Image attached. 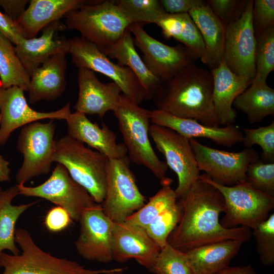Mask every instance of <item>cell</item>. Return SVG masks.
I'll return each instance as SVG.
<instances>
[{"label":"cell","mask_w":274,"mask_h":274,"mask_svg":"<svg viewBox=\"0 0 274 274\" xmlns=\"http://www.w3.org/2000/svg\"><path fill=\"white\" fill-rule=\"evenodd\" d=\"M182 209L181 219L167 243L184 252L203 245L229 239L243 243L251 236V229L243 226L227 228L219 221L225 211L221 193L199 177L186 195L178 200Z\"/></svg>","instance_id":"cell-1"},{"label":"cell","mask_w":274,"mask_h":274,"mask_svg":"<svg viewBox=\"0 0 274 274\" xmlns=\"http://www.w3.org/2000/svg\"><path fill=\"white\" fill-rule=\"evenodd\" d=\"M211 71L191 62L163 81L152 99L156 109L219 127L213 100Z\"/></svg>","instance_id":"cell-2"},{"label":"cell","mask_w":274,"mask_h":274,"mask_svg":"<svg viewBox=\"0 0 274 274\" xmlns=\"http://www.w3.org/2000/svg\"><path fill=\"white\" fill-rule=\"evenodd\" d=\"M113 112L130 160L149 169L161 185L172 184V180L166 176L168 166L158 158L149 140L150 110L122 93Z\"/></svg>","instance_id":"cell-3"},{"label":"cell","mask_w":274,"mask_h":274,"mask_svg":"<svg viewBox=\"0 0 274 274\" xmlns=\"http://www.w3.org/2000/svg\"><path fill=\"white\" fill-rule=\"evenodd\" d=\"M63 18L66 28L79 31L102 51L119 40L131 23L115 0L93 1Z\"/></svg>","instance_id":"cell-4"},{"label":"cell","mask_w":274,"mask_h":274,"mask_svg":"<svg viewBox=\"0 0 274 274\" xmlns=\"http://www.w3.org/2000/svg\"><path fill=\"white\" fill-rule=\"evenodd\" d=\"M109 159L67 134L55 141L54 162L63 165L97 204H101L106 196Z\"/></svg>","instance_id":"cell-5"},{"label":"cell","mask_w":274,"mask_h":274,"mask_svg":"<svg viewBox=\"0 0 274 274\" xmlns=\"http://www.w3.org/2000/svg\"><path fill=\"white\" fill-rule=\"evenodd\" d=\"M15 236L20 253L0 254L2 274H102L110 269H89L76 261L54 256L39 247L26 229L16 228Z\"/></svg>","instance_id":"cell-6"},{"label":"cell","mask_w":274,"mask_h":274,"mask_svg":"<svg viewBox=\"0 0 274 274\" xmlns=\"http://www.w3.org/2000/svg\"><path fill=\"white\" fill-rule=\"evenodd\" d=\"M199 177L223 196L225 215L220 223L225 228L239 226L254 229L268 218L274 208L273 196L254 188L246 181L228 186L215 182L206 174Z\"/></svg>","instance_id":"cell-7"},{"label":"cell","mask_w":274,"mask_h":274,"mask_svg":"<svg viewBox=\"0 0 274 274\" xmlns=\"http://www.w3.org/2000/svg\"><path fill=\"white\" fill-rule=\"evenodd\" d=\"M67 53L78 68H86L99 73L113 80L122 94L137 104L150 99L145 88L128 67L113 62L95 45L81 37L67 39Z\"/></svg>","instance_id":"cell-8"},{"label":"cell","mask_w":274,"mask_h":274,"mask_svg":"<svg viewBox=\"0 0 274 274\" xmlns=\"http://www.w3.org/2000/svg\"><path fill=\"white\" fill-rule=\"evenodd\" d=\"M126 155L109 159L106 169V192L101 204L104 213L114 222H122L146 203L130 168Z\"/></svg>","instance_id":"cell-9"},{"label":"cell","mask_w":274,"mask_h":274,"mask_svg":"<svg viewBox=\"0 0 274 274\" xmlns=\"http://www.w3.org/2000/svg\"><path fill=\"white\" fill-rule=\"evenodd\" d=\"M55 130L54 119L46 123L34 122L22 127L16 146L23 161L16 174L17 184H25L33 178L50 172L54 162Z\"/></svg>","instance_id":"cell-10"},{"label":"cell","mask_w":274,"mask_h":274,"mask_svg":"<svg viewBox=\"0 0 274 274\" xmlns=\"http://www.w3.org/2000/svg\"><path fill=\"white\" fill-rule=\"evenodd\" d=\"M149 134L164 155L167 165L177 176L175 191L178 200H180L200 175L189 140L169 128L153 124L150 125Z\"/></svg>","instance_id":"cell-11"},{"label":"cell","mask_w":274,"mask_h":274,"mask_svg":"<svg viewBox=\"0 0 274 274\" xmlns=\"http://www.w3.org/2000/svg\"><path fill=\"white\" fill-rule=\"evenodd\" d=\"M17 185L19 195L45 199L64 209L72 219L77 221L83 210L97 204L72 178L65 167L58 163L49 178L42 184L35 187Z\"/></svg>","instance_id":"cell-12"},{"label":"cell","mask_w":274,"mask_h":274,"mask_svg":"<svg viewBox=\"0 0 274 274\" xmlns=\"http://www.w3.org/2000/svg\"><path fill=\"white\" fill-rule=\"evenodd\" d=\"M189 140L199 171H204L213 181L223 185L246 182L249 165L259 159L258 153L251 148L228 152L209 147L195 139Z\"/></svg>","instance_id":"cell-13"},{"label":"cell","mask_w":274,"mask_h":274,"mask_svg":"<svg viewBox=\"0 0 274 274\" xmlns=\"http://www.w3.org/2000/svg\"><path fill=\"white\" fill-rule=\"evenodd\" d=\"M253 0L247 1L239 17L225 27L223 59L235 75L252 81L255 75V33Z\"/></svg>","instance_id":"cell-14"},{"label":"cell","mask_w":274,"mask_h":274,"mask_svg":"<svg viewBox=\"0 0 274 274\" xmlns=\"http://www.w3.org/2000/svg\"><path fill=\"white\" fill-rule=\"evenodd\" d=\"M78 221L80 233L75 244L80 256L102 263L112 261L114 222L104 213L101 204L83 210Z\"/></svg>","instance_id":"cell-15"},{"label":"cell","mask_w":274,"mask_h":274,"mask_svg":"<svg viewBox=\"0 0 274 274\" xmlns=\"http://www.w3.org/2000/svg\"><path fill=\"white\" fill-rule=\"evenodd\" d=\"M128 29L133 36L135 46L143 54L142 59L145 65L162 81L195 61L184 46L165 45L152 37L138 23H131Z\"/></svg>","instance_id":"cell-16"},{"label":"cell","mask_w":274,"mask_h":274,"mask_svg":"<svg viewBox=\"0 0 274 274\" xmlns=\"http://www.w3.org/2000/svg\"><path fill=\"white\" fill-rule=\"evenodd\" d=\"M24 90L17 86L4 88L0 84V146L16 129L42 119L66 120L71 113L70 104L52 112H39L28 105Z\"/></svg>","instance_id":"cell-17"},{"label":"cell","mask_w":274,"mask_h":274,"mask_svg":"<svg viewBox=\"0 0 274 274\" xmlns=\"http://www.w3.org/2000/svg\"><path fill=\"white\" fill-rule=\"evenodd\" d=\"M160 249L145 229L126 221L114 222L112 233L113 260L123 263L134 259L149 270Z\"/></svg>","instance_id":"cell-18"},{"label":"cell","mask_w":274,"mask_h":274,"mask_svg":"<svg viewBox=\"0 0 274 274\" xmlns=\"http://www.w3.org/2000/svg\"><path fill=\"white\" fill-rule=\"evenodd\" d=\"M150 120L152 124L169 128L188 139L206 138L226 147L242 142L243 138V132L237 125L209 126L196 120L179 117L156 109L150 110Z\"/></svg>","instance_id":"cell-19"},{"label":"cell","mask_w":274,"mask_h":274,"mask_svg":"<svg viewBox=\"0 0 274 274\" xmlns=\"http://www.w3.org/2000/svg\"><path fill=\"white\" fill-rule=\"evenodd\" d=\"M77 81L79 93L74 106L76 111L97 115L101 119L108 111H114L122 94L115 83H102L93 71L84 67L78 68Z\"/></svg>","instance_id":"cell-20"},{"label":"cell","mask_w":274,"mask_h":274,"mask_svg":"<svg viewBox=\"0 0 274 274\" xmlns=\"http://www.w3.org/2000/svg\"><path fill=\"white\" fill-rule=\"evenodd\" d=\"M67 135L73 139L86 144L109 159H118L127 155V149L123 143H117L115 133L105 123L100 127L92 123L86 115L75 111L65 120Z\"/></svg>","instance_id":"cell-21"},{"label":"cell","mask_w":274,"mask_h":274,"mask_svg":"<svg viewBox=\"0 0 274 274\" xmlns=\"http://www.w3.org/2000/svg\"><path fill=\"white\" fill-rule=\"evenodd\" d=\"M65 29L64 23L57 20L44 27L40 37H22L16 42L14 47L16 54L30 76L53 54L61 51L67 53V39L55 36Z\"/></svg>","instance_id":"cell-22"},{"label":"cell","mask_w":274,"mask_h":274,"mask_svg":"<svg viewBox=\"0 0 274 274\" xmlns=\"http://www.w3.org/2000/svg\"><path fill=\"white\" fill-rule=\"evenodd\" d=\"M213 77V100L220 125L233 124L236 113L232 108L236 98L250 85L251 81L232 72L223 59L211 70Z\"/></svg>","instance_id":"cell-23"},{"label":"cell","mask_w":274,"mask_h":274,"mask_svg":"<svg viewBox=\"0 0 274 274\" xmlns=\"http://www.w3.org/2000/svg\"><path fill=\"white\" fill-rule=\"evenodd\" d=\"M65 51L55 53L31 74L28 101H51L62 95L66 87Z\"/></svg>","instance_id":"cell-24"},{"label":"cell","mask_w":274,"mask_h":274,"mask_svg":"<svg viewBox=\"0 0 274 274\" xmlns=\"http://www.w3.org/2000/svg\"><path fill=\"white\" fill-rule=\"evenodd\" d=\"M93 1L31 0L16 22L27 39L36 37L40 30L50 23L60 20L70 12Z\"/></svg>","instance_id":"cell-25"},{"label":"cell","mask_w":274,"mask_h":274,"mask_svg":"<svg viewBox=\"0 0 274 274\" xmlns=\"http://www.w3.org/2000/svg\"><path fill=\"white\" fill-rule=\"evenodd\" d=\"M188 13L199 30L204 43L205 51L200 60L212 70L223 59L225 27L207 2L193 8Z\"/></svg>","instance_id":"cell-26"},{"label":"cell","mask_w":274,"mask_h":274,"mask_svg":"<svg viewBox=\"0 0 274 274\" xmlns=\"http://www.w3.org/2000/svg\"><path fill=\"white\" fill-rule=\"evenodd\" d=\"M244 243L229 239L197 247L185 252L192 274H217L229 267Z\"/></svg>","instance_id":"cell-27"},{"label":"cell","mask_w":274,"mask_h":274,"mask_svg":"<svg viewBox=\"0 0 274 274\" xmlns=\"http://www.w3.org/2000/svg\"><path fill=\"white\" fill-rule=\"evenodd\" d=\"M102 52L108 57L117 59L118 64L129 67L145 88L149 99H152L162 81L145 65L135 49L133 36L128 28L119 40Z\"/></svg>","instance_id":"cell-28"},{"label":"cell","mask_w":274,"mask_h":274,"mask_svg":"<svg viewBox=\"0 0 274 274\" xmlns=\"http://www.w3.org/2000/svg\"><path fill=\"white\" fill-rule=\"evenodd\" d=\"M165 39L173 38L182 43L194 60L203 56L204 43L194 22L188 13L161 15L155 23Z\"/></svg>","instance_id":"cell-29"},{"label":"cell","mask_w":274,"mask_h":274,"mask_svg":"<svg viewBox=\"0 0 274 274\" xmlns=\"http://www.w3.org/2000/svg\"><path fill=\"white\" fill-rule=\"evenodd\" d=\"M19 195L17 185L5 190L0 187V254L7 250L17 255L20 250L15 242V225L20 216L39 200L20 205H13V200Z\"/></svg>","instance_id":"cell-30"},{"label":"cell","mask_w":274,"mask_h":274,"mask_svg":"<svg viewBox=\"0 0 274 274\" xmlns=\"http://www.w3.org/2000/svg\"><path fill=\"white\" fill-rule=\"evenodd\" d=\"M233 105L246 114L250 123L259 122L274 115V89L266 82L252 81Z\"/></svg>","instance_id":"cell-31"},{"label":"cell","mask_w":274,"mask_h":274,"mask_svg":"<svg viewBox=\"0 0 274 274\" xmlns=\"http://www.w3.org/2000/svg\"><path fill=\"white\" fill-rule=\"evenodd\" d=\"M0 84L28 91L30 77L18 57L13 44L0 32Z\"/></svg>","instance_id":"cell-32"},{"label":"cell","mask_w":274,"mask_h":274,"mask_svg":"<svg viewBox=\"0 0 274 274\" xmlns=\"http://www.w3.org/2000/svg\"><path fill=\"white\" fill-rule=\"evenodd\" d=\"M171 184L162 185L157 192L139 210L129 216L125 221L145 229L157 217L178 202Z\"/></svg>","instance_id":"cell-33"},{"label":"cell","mask_w":274,"mask_h":274,"mask_svg":"<svg viewBox=\"0 0 274 274\" xmlns=\"http://www.w3.org/2000/svg\"><path fill=\"white\" fill-rule=\"evenodd\" d=\"M255 33V75L252 81L266 82L274 70V26Z\"/></svg>","instance_id":"cell-34"},{"label":"cell","mask_w":274,"mask_h":274,"mask_svg":"<svg viewBox=\"0 0 274 274\" xmlns=\"http://www.w3.org/2000/svg\"><path fill=\"white\" fill-rule=\"evenodd\" d=\"M120 10L131 23L143 26L147 23H155L166 13L158 0H115Z\"/></svg>","instance_id":"cell-35"},{"label":"cell","mask_w":274,"mask_h":274,"mask_svg":"<svg viewBox=\"0 0 274 274\" xmlns=\"http://www.w3.org/2000/svg\"><path fill=\"white\" fill-rule=\"evenodd\" d=\"M154 274H192L185 252L167 243L148 270Z\"/></svg>","instance_id":"cell-36"},{"label":"cell","mask_w":274,"mask_h":274,"mask_svg":"<svg viewBox=\"0 0 274 274\" xmlns=\"http://www.w3.org/2000/svg\"><path fill=\"white\" fill-rule=\"evenodd\" d=\"M182 209L178 201L174 206L157 217L145 228L148 235L162 249L167 239L179 222Z\"/></svg>","instance_id":"cell-37"},{"label":"cell","mask_w":274,"mask_h":274,"mask_svg":"<svg viewBox=\"0 0 274 274\" xmlns=\"http://www.w3.org/2000/svg\"><path fill=\"white\" fill-rule=\"evenodd\" d=\"M242 142L246 148L259 146L262 150L261 160L274 162V121L269 125L256 128H242Z\"/></svg>","instance_id":"cell-38"},{"label":"cell","mask_w":274,"mask_h":274,"mask_svg":"<svg viewBox=\"0 0 274 274\" xmlns=\"http://www.w3.org/2000/svg\"><path fill=\"white\" fill-rule=\"evenodd\" d=\"M253 234L261 263L266 266L274 264V214L256 228L253 229Z\"/></svg>","instance_id":"cell-39"},{"label":"cell","mask_w":274,"mask_h":274,"mask_svg":"<svg viewBox=\"0 0 274 274\" xmlns=\"http://www.w3.org/2000/svg\"><path fill=\"white\" fill-rule=\"evenodd\" d=\"M246 182L254 188L274 197V162L258 159L251 163L246 172Z\"/></svg>","instance_id":"cell-40"},{"label":"cell","mask_w":274,"mask_h":274,"mask_svg":"<svg viewBox=\"0 0 274 274\" xmlns=\"http://www.w3.org/2000/svg\"><path fill=\"white\" fill-rule=\"evenodd\" d=\"M247 1L209 0L207 1L213 13L226 27L242 13Z\"/></svg>","instance_id":"cell-41"},{"label":"cell","mask_w":274,"mask_h":274,"mask_svg":"<svg viewBox=\"0 0 274 274\" xmlns=\"http://www.w3.org/2000/svg\"><path fill=\"white\" fill-rule=\"evenodd\" d=\"M252 19L255 33L273 26L274 1H254Z\"/></svg>","instance_id":"cell-42"},{"label":"cell","mask_w":274,"mask_h":274,"mask_svg":"<svg viewBox=\"0 0 274 274\" xmlns=\"http://www.w3.org/2000/svg\"><path fill=\"white\" fill-rule=\"evenodd\" d=\"M68 212L63 208L56 206L50 209L45 218V225L48 230L56 232L67 228L72 222Z\"/></svg>","instance_id":"cell-43"},{"label":"cell","mask_w":274,"mask_h":274,"mask_svg":"<svg viewBox=\"0 0 274 274\" xmlns=\"http://www.w3.org/2000/svg\"><path fill=\"white\" fill-rule=\"evenodd\" d=\"M0 32L14 45L20 38L22 37L27 38L24 31L16 21L1 11Z\"/></svg>","instance_id":"cell-44"},{"label":"cell","mask_w":274,"mask_h":274,"mask_svg":"<svg viewBox=\"0 0 274 274\" xmlns=\"http://www.w3.org/2000/svg\"><path fill=\"white\" fill-rule=\"evenodd\" d=\"M160 2L165 13L170 14L189 13L205 3L202 0H160Z\"/></svg>","instance_id":"cell-45"},{"label":"cell","mask_w":274,"mask_h":274,"mask_svg":"<svg viewBox=\"0 0 274 274\" xmlns=\"http://www.w3.org/2000/svg\"><path fill=\"white\" fill-rule=\"evenodd\" d=\"M29 1L26 0H0V6L5 12V14L16 21L25 10V7Z\"/></svg>","instance_id":"cell-46"},{"label":"cell","mask_w":274,"mask_h":274,"mask_svg":"<svg viewBox=\"0 0 274 274\" xmlns=\"http://www.w3.org/2000/svg\"><path fill=\"white\" fill-rule=\"evenodd\" d=\"M217 274H257L251 265L244 266L228 267Z\"/></svg>","instance_id":"cell-47"},{"label":"cell","mask_w":274,"mask_h":274,"mask_svg":"<svg viewBox=\"0 0 274 274\" xmlns=\"http://www.w3.org/2000/svg\"><path fill=\"white\" fill-rule=\"evenodd\" d=\"M9 162L0 156V182L8 181L10 179L11 169Z\"/></svg>","instance_id":"cell-48"},{"label":"cell","mask_w":274,"mask_h":274,"mask_svg":"<svg viewBox=\"0 0 274 274\" xmlns=\"http://www.w3.org/2000/svg\"><path fill=\"white\" fill-rule=\"evenodd\" d=\"M125 269L124 267L110 268L108 271L102 274H124L123 271Z\"/></svg>","instance_id":"cell-49"},{"label":"cell","mask_w":274,"mask_h":274,"mask_svg":"<svg viewBox=\"0 0 274 274\" xmlns=\"http://www.w3.org/2000/svg\"><path fill=\"white\" fill-rule=\"evenodd\" d=\"M1 156V155H0V156Z\"/></svg>","instance_id":"cell-50"}]
</instances>
